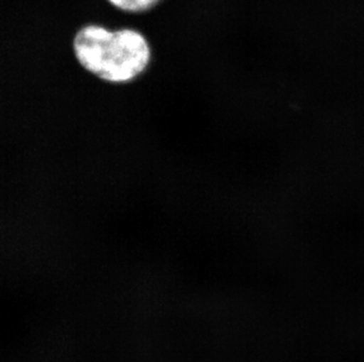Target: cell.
<instances>
[{
    "mask_svg": "<svg viewBox=\"0 0 364 362\" xmlns=\"http://www.w3.org/2000/svg\"><path fill=\"white\" fill-rule=\"evenodd\" d=\"M73 52L82 69L111 84L132 82L151 60L148 40L132 28L86 25L75 35Z\"/></svg>",
    "mask_w": 364,
    "mask_h": 362,
    "instance_id": "1",
    "label": "cell"
},
{
    "mask_svg": "<svg viewBox=\"0 0 364 362\" xmlns=\"http://www.w3.org/2000/svg\"><path fill=\"white\" fill-rule=\"evenodd\" d=\"M118 10L129 12V13H141L151 10L159 5L162 0H107Z\"/></svg>",
    "mask_w": 364,
    "mask_h": 362,
    "instance_id": "2",
    "label": "cell"
}]
</instances>
